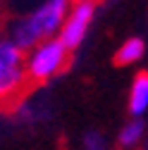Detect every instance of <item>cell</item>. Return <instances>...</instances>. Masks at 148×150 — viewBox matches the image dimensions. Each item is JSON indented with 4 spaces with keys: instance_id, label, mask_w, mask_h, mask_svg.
Here are the masks:
<instances>
[{
    "instance_id": "cell-9",
    "label": "cell",
    "mask_w": 148,
    "mask_h": 150,
    "mask_svg": "<svg viewBox=\"0 0 148 150\" xmlns=\"http://www.w3.org/2000/svg\"><path fill=\"white\" fill-rule=\"evenodd\" d=\"M146 150H148V141H146Z\"/></svg>"
},
{
    "instance_id": "cell-5",
    "label": "cell",
    "mask_w": 148,
    "mask_h": 150,
    "mask_svg": "<svg viewBox=\"0 0 148 150\" xmlns=\"http://www.w3.org/2000/svg\"><path fill=\"white\" fill-rule=\"evenodd\" d=\"M148 112V71H139L129 88V115L143 117Z\"/></svg>"
},
{
    "instance_id": "cell-6",
    "label": "cell",
    "mask_w": 148,
    "mask_h": 150,
    "mask_svg": "<svg viewBox=\"0 0 148 150\" xmlns=\"http://www.w3.org/2000/svg\"><path fill=\"white\" fill-rule=\"evenodd\" d=\"M146 136V122L143 117H132V122H127L120 131V136H117V143L122 150H134L136 145H141Z\"/></svg>"
},
{
    "instance_id": "cell-1",
    "label": "cell",
    "mask_w": 148,
    "mask_h": 150,
    "mask_svg": "<svg viewBox=\"0 0 148 150\" xmlns=\"http://www.w3.org/2000/svg\"><path fill=\"white\" fill-rule=\"evenodd\" d=\"M69 14V0H46L33 14L14 22L10 29V41L24 52L33 50L41 41L60 36V29Z\"/></svg>"
},
{
    "instance_id": "cell-3",
    "label": "cell",
    "mask_w": 148,
    "mask_h": 150,
    "mask_svg": "<svg viewBox=\"0 0 148 150\" xmlns=\"http://www.w3.org/2000/svg\"><path fill=\"white\" fill-rule=\"evenodd\" d=\"M26 79V52L10 38H3L0 41V103L19 93Z\"/></svg>"
},
{
    "instance_id": "cell-7",
    "label": "cell",
    "mask_w": 148,
    "mask_h": 150,
    "mask_svg": "<svg viewBox=\"0 0 148 150\" xmlns=\"http://www.w3.org/2000/svg\"><path fill=\"white\" fill-rule=\"evenodd\" d=\"M143 50H146V43H143V38H127L122 45H120V50H117V55H115V64L117 67H129V64H136L141 57H143Z\"/></svg>"
},
{
    "instance_id": "cell-2",
    "label": "cell",
    "mask_w": 148,
    "mask_h": 150,
    "mask_svg": "<svg viewBox=\"0 0 148 150\" xmlns=\"http://www.w3.org/2000/svg\"><path fill=\"white\" fill-rule=\"evenodd\" d=\"M67 60H69V50L65 48V43L58 38V36H55V38H48V41H41L26 55L29 81L46 83V81L55 79L67 67Z\"/></svg>"
},
{
    "instance_id": "cell-8",
    "label": "cell",
    "mask_w": 148,
    "mask_h": 150,
    "mask_svg": "<svg viewBox=\"0 0 148 150\" xmlns=\"http://www.w3.org/2000/svg\"><path fill=\"white\" fill-rule=\"evenodd\" d=\"M81 143H84V150H107V138L100 131H86Z\"/></svg>"
},
{
    "instance_id": "cell-4",
    "label": "cell",
    "mask_w": 148,
    "mask_h": 150,
    "mask_svg": "<svg viewBox=\"0 0 148 150\" xmlns=\"http://www.w3.org/2000/svg\"><path fill=\"white\" fill-rule=\"evenodd\" d=\"M93 17H96V0H74L58 36L69 52H74L84 43L91 24H93Z\"/></svg>"
},
{
    "instance_id": "cell-10",
    "label": "cell",
    "mask_w": 148,
    "mask_h": 150,
    "mask_svg": "<svg viewBox=\"0 0 148 150\" xmlns=\"http://www.w3.org/2000/svg\"><path fill=\"white\" fill-rule=\"evenodd\" d=\"M0 41H3V38H0Z\"/></svg>"
}]
</instances>
